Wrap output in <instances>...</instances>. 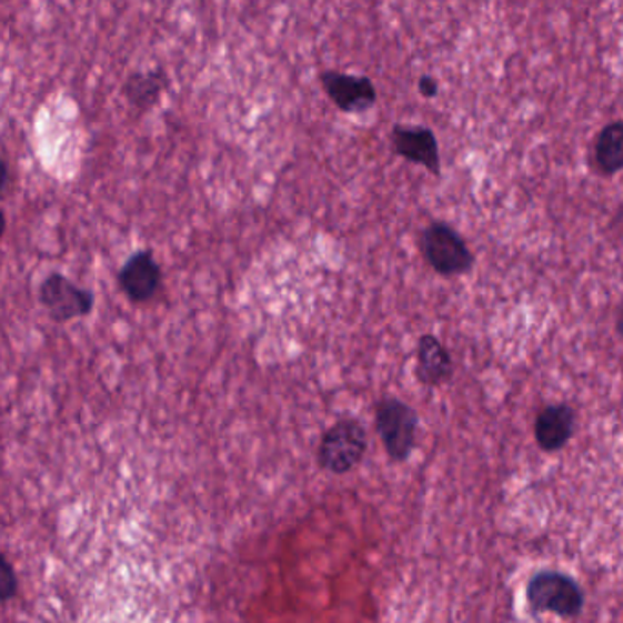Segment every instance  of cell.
I'll list each match as a JSON object with an SVG mask.
<instances>
[{"mask_svg":"<svg viewBox=\"0 0 623 623\" xmlns=\"http://www.w3.org/2000/svg\"><path fill=\"white\" fill-rule=\"evenodd\" d=\"M17 587H19V582H17L16 569L8 562L4 554H0V602L16 596Z\"/></svg>","mask_w":623,"mask_h":623,"instance_id":"cell-13","label":"cell"},{"mask_svg":"<svg viewBox=\"0 0 623 623\" xmlns=\"http://www.w3.org/2000/svg\"><path fill=\"white\" fill-rule=\"evenodd\" d=\"M419 381L424 386H441L453 375V361L443 342L432 333H424L418 342Z\"/></svg>","mask_w":623,"mask_h":623,"instance_id":"cell-10","label":"cell"},{"mask_svg":"<svg viewBox=\"0 0 623 623\" xmlns=\"http://www.w3.org/2000/svg\"><path fill=\"white\" fill-rule=\"evenodd\" d=\"M392 149L396 155L415 165L424 167L433 175H441V152L438 135L421 124H395L392 129Z\"/></svg>","mask_w":623,"mask_h":623,"instance_id":"cell-7","label":"cell"},{"mask_svg":"<svg viewBox=\"0 0 623 623\" xmlns=\"http://www.w3.org/2000/svg\"><path fill=\"white\" fill-rule=\"evenodd\" d=\"M368 449L366 430L356 419H340L324 433L319 449L322 469L331 474H348L361 463Z\"/></svg>","mask_w":623,"mask_h":623,"instance_id":"cell-4","label":"cell"},{"mask_svg":"<svg viewBox=\"0 0 623 623\" xmlns=\"http://www.w3.org/2000/svg\"><path fill=\"white\" fill-rule=\"evenodd\" d=\"M39 299L50 319L56 322L87 316L93 308L92 291L81 289L64 274L53 273L44 279L39 289Z\"/></svg>","mask_w":623,"mask_h":623,"instance_id":"cell-5","label":"cell"},{"mask_svg":"<svg viewBox=\"0 0 623 623\" xmlns=\"http://www.w3.org/2000/svg\"><path fill=\"white\" fill-rule=\"evenodd\" d=\"M4 231H6V218L4 214H2V211H0V240H2V237H4Z\"/></svg>","mask_w":623,"mask_h":623,"instance_id":"cell-16","label":"cell"},{"mask_svg":"<svg viewBox=\"0 0 623 623\" xmlns=\"http://www.w3.org/2000/svg\"><path fill=\"white\" fill-rule=\"evenodd\" d=\"M576 430V412L569 404H551L543 408L534 424L537 444L545 452L565 449Z\"/></svg>","mask_w":623,"mask_h":623,"instance_id":"cell-9","label":"cell"},{"mask_svg":"<svg viewBox=\"0 0 623 623\" xmlns=\"http://www.w3.org/2000/svg\"><path fill=\"white\" fill-rule=\"evenodd\" d=\"M320 83L336 109L345 113H362L376 103V88L366 76L325 70L320 73Z\"/></svg>","mask_w":623,"mask_h":623,"instance_id":"cell-6","label":"cell"},{"mask_svg":"<svg viewBox=\"0 0 623 623\" xmlns=\"http://www.w3.org/2000/svg\"><path fill=\"white\" fill-rule=\"evenodd\" d=\"M419 92L423 93L424 98L433 99L439 93V83L432 76H423L419 79Z\"/></svg>","mask_w":623,"mask_h":623,"instance_id":"cell-14","label":"cell"},{"mask_svg":"<svg viewBox=\"0 0 623 623\" xmlns=\"http://www.w3.org/2000/svg\"><path fill=\"white\" fill-rule=\"evenodd\" d=\"M6 181H8V167H6L4 161L0 158V191L4 189Z\"/></svg>","mask_w":623,"mask_h":623,"instance_id":"cell-15","label":"cell"},{"mask_svg":"<svg viewBox=\"0 0 623 623\" xmlns=\"http://www.w3.org/2000/svg\"><path fill=\"white\" fill-rule=\"evenodd\" d=\"M165 84L167 76L163 70L132 73L127 84H124V96L138 109L147 110L152 104L158 103V99H160Z\"/></svg>","mask_w":623,"mask_h":623,"instance_id":"cell-12","label":"cell"},{"mask_svg":"<svg viewBox=\"0 0 623 623\" xmlns=\"http://www.w3.org/2000/svg\"><path fill=\"white\" fill-rule=\"evenodd\" d=\"M375 426L388 455L393 461H406L415 449L418 412L401 399L384 396L376 402Z\"/></svg>","mask_w":623,"mask_h":623,"instance_id":"cell-3","label":"cell"},{"mask_svg":"<svg viewBox=\"0 0 623 623\" xmlns=\"http://www.w3.org/2000/svg\"><path fill=\"white\" fill-rule=\"evenodd\" d=\"M526 600L534 613H552L562 619H576L585 596L574 577L557 571H541L526 585Z\"/></svg>","mask_w":623,"mask_h":623,"instance_id":"cell-2","label":"cell"},{"mask_svg":"<svg viewBox=\"0 0 623 623\" xmlns=\"http://www.w3.org/2000/svg\"><path fill=\"white\" fill-rule=\"evenodd\" d=\"M594 161H596V169L607 178L619 174L623 169V123L620 119L605 124L602 132L597 134L594 143Z\"/></svg>","mask_w":623,"mask_h":623,"instance_id":"cell-11","label":"cell"},{"mask_svg":"<svg viewBox=\"0 0 623 623\" xmlns=\"http://www.w3.org/2000/svg\"><path fill=\"white\" fill-rule=\"evenodd\" d=\"M419 248L428 265L444 279L466 274L474 268L475 257L469 243L446 222L428 223L419 237Z\"/></svg>","mask_w":623,"mask_h":623,"instance_id":"cell-1","label":"cell"},{"mask_svg":"<svg viewBox=\"0 0 623 623\" xmlns=\"http://www.w3.org/2000/svg\"><path fill=\"white\" fill-rule=\"evenodd\" d=\"M119 283L134 302L152 299L161 283V269L152 251H140L130 257L119 271Z\"/></svg>","mask_w":623,"mask_h":623,"instance_id":"cell-8","label":"cell"}]
</instances>
